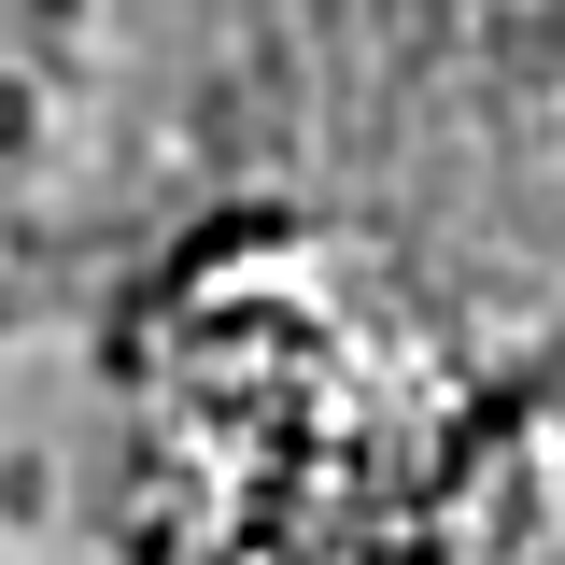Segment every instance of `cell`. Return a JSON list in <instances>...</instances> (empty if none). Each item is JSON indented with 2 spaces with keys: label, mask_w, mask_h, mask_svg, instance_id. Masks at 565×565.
<instances>
[{
  "label": "cell",
  "mask_w": 565,
  "mask_h": 565,
  "mask_svg": "<svg viewBox=\"0 0 565 565\" xmlns=\"http://www.w3.org/2000/svg\"><path fill=\"white\" fill-rule=\"evenodd\" d=\"M43 141V114H29V85H0V156H29Z\"/></svg>",
  "instance_id": "1"
}]
</instances>
